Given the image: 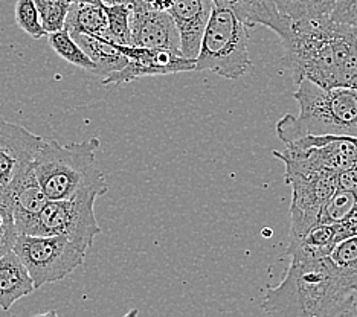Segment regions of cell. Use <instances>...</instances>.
<instances>
[{
	"label": "cell",
	"mask_w": 357,
	"mask_h": 317,
	"mask_svg": "<svg viewBox=\"0 0 357 317\" xmlns=\"http://www.w3.org/2000/svg\"><path fill=\"white\" fill-rule=\"evenodd\" d=\"M0 206L10 208V191L2 185H0Z\"/></svg>",
	"instance_id": "4dcf8cb0"
},
{
	"label": "cell",
	"mask_w": 357,
	"mask_h": 317,
	"mask_svg": "<svg viewBox=\"0 0 357 317\" xmlns=\"http://www.w3.org/2000/svg\"><path fill=\"white\" fill-rule=\"evenodd\" d=\"M50 36V46L54 49V52L61 56L64 61H68L74 66L92 72L95 70V64L93 61L89 59L86 52L78 46L72 36L69 34V31L66 28H63L56 32H52Z\"/></svg>",
	"instance_id": "7402d4cb"
},
{
	"label": "cell",
	"mask_w": 357,
	"mask_h": 317,
	"mask_svg": "<svg viewBox=\"0 0 357 317\" xmlns=\"http://www.w3.org/2000/svg\"><path fill=\"white\" fill-rule=\"evenodd\" d=\"M102 5H116V3H127L128 0H100Z\"/></svg>",
	"instance_id": "1f68e13d"
},
{
	"label": "cell",
	"mask_w": 357,
	"mask_h": 317,
	"mask_svg": "<svg viewBox=\"0 0 357 317\" xmlns=\"http://www.w3.org/2000/svg\"><path fill=\"white\" fill-rule=\"evenodd\" d=\"M36 290L34 282L13 250L0 256V308L10 311L19 299L29 296Z\"/></svg>",
	"instance_id": "2e32d148"
},
{
	"label": "cell",
	"mask_w": 357,
	"mask_h": 317,
	"mask_svg": "<svg viewBox=\"0 0 357 317\" xmlns=\"http://www.w3.org/2000/svg\"><path fill=\"white\" fill-rule=\"evenodd\" d=\"M336 185L339 190L353 191L357 194V165L337 173L336 174Z\"/></svg>",
	"instance_id": "f1b7e54d"
},
{
	"label": "cell",
	"mask_w": 357,
	"mask_h": 317,
	"mask_svg": "<svg viewBox=\"0 0 357 317\" xmlns=\"http://www.w3.org/2000/svg\"><path fill=\"white\" fill-rule=\"evenodd\" d=\"M13 252L26 267L36 290L63 281L83 265L87 254L64 235L22 233L15 238Z\"/></svg>",
	"instance_id": "8992f818"
},
{
	"label": "cell",
	"mask_w": 357,
	"mask_h": 317,
	"mask_svg": "<svg viewBox=\"0 0 357 317\" xmlns=\"http://www.w3.org/2000/svg\"><path fill=\"white\" fill-rule=\"evenodd\" d=\"M286 171H340L357 165V137L305 136L273 151Z\"/></svg>",
	"instance_id": "ba28073f"
},
{
	"label": "cell",
	"mask_w": 357,
	"mask_h": 317,
	"mask_svg": "<svg viewBox=\"0 0 357 317\" xmlns=\"http://www.w3.org/2000/svg\"><path fill=\"white\" fill-rule=\"evenodd\" d=\"M353 288L328 256H290L278 287L267 288L263 311L269 316L347 317Z\"/></svg>",
	"instance_id": "7a4b0ae2"
},
{
	"label": "cell",
	"mask_w": 357,
	"mask_h": 317,
	"mask_svg": "<svg viewBox=\"0 0 357 317\" xmlns=\"http://www.w3.org/2000/svg\"><path fill=\"white\" fill-rule=\"evenodd\" d=\"M249 31L228 8L214 6L200 40L194 72L209 70L226 79H238L252 69Z\"/></svg>",
	"instance_id": "5b68a950"
},
{
	"label": "cell",
	"mask_w": 357,
	"mask_h": 317,
	"mask_svg": "<svg viewBox=\"0 0 357 317\" xmlns=\"http://www.w3.org/2000/svg\"><path fill=\"white\" fill-rule=\"evenodd\" d=\"M214 5L228 8L248 28L261 24L280 38L286 37L291 26V20L278 11L273 0H214Z\"/></svg>",
	"instance_id": "9a60e30c"
},
{
	"label": "cell",
	"mask_w": 357,
	"mask_h": 317,
	"mask_svg": "<svg viewBox=\"0 0 357 317\" xmlns=\"http://www.w3.org/2000/svg\"><path fill=\"white\" fill-rule=\"evenodd\" d=\"M132 6V46L168 49L181 54V34L167 11L153 8L147 0H128Z\"/></svg>",
	"instance_id": "8fae6325"
},
{
	"label": "cell",
	"mask_w": 357,
	"mask_h": 317,
	"mask_svg": "<svg viewBox=\"0 0 357 317\" xmlns=\"http://www.w3.org/2000/svg\"><path fill=\"white\" fill-rule=\"evenodd\" d=\"M328 259L350 284V278L357 270V235L336 242L328 254Z\"/></svg>",
	"instance_id": "cb8c5ba5"
},
{
	"label": "cell",
	"mask_w": 357,
	"mask_h": 317,
	"mask_svg": "<svg viewBox=\"0 0 357 317\" xmlns=\"http://www.w3.org/2000/svg\"><path fill=\"white\" fill-rule=\"evenodd\" d=\"M337 0H273L278 11L291 22L330 17Z\"/></svg>",
	"instance_id": "ffe728a7"
},
{
	"label": "cell",
	"mask_w": 357,
	"mask_h": 317,
	"mask_svg": "<svg viewBox=\"0 0 357 317\" xmlns=\"http://www.w3.org/2000/svg\"><path fill=\"white\" fill-rule=\"evenodd\" d=\"M357 203V194L353 191L339 190L330 195V199L322 206L318 223L326 224H339L351 214Z\"/></svg>",
	"instance_id": "603a6c76"
},
{
	"label": "cell",
	"mask_w": 357,
	"mask_h": 317,
	"mask_svg": "<svg viewBox=\"0 0 357 317\" xmlns=\"http://www.w3.org/2000/svg\"><path fill=\"white\" fill-rule=\"evenodd\" d=\"M98 148V137L66 145L45 139L34 162V173L47 200H69L86 191L104 195L109 191L104 173L95 165Z\"/></svg>",
	"instance_id": "277c9868"
},
{
	"label": "cell",
	"mask_w": 357,
	"mask_h": 317,
	"mask_svg": "<svg viewBox=\"0 0 357 317\" xmlns=\"http://www.w3.org/2000/svg\"><path fill=\"white\" fill-rule=\"evenodd\" d=\"M330 19L337 23L357 26V0H337Z\"/></svg>",
	"instance_id": "83f0119b"
},
{
	"label": "cell",
	"mask_w": 357,
	"mask_h": 317,
	"mask_svg": "<svg viewBox=\"0 0 357 317\" xmlns=\"http://www.w3.org/2000/svg\"><path fill=\"white\" fill-rule=\"evenodd\" d=\"M70 8L69 0H54V2L42 6L38 10L40 22L46 34H52L64 28L66 17Z\"/></svg>",
	"instance_id": "484cf974"
},
{
	"label": "cell",
	"mask_w": 357,
	"mask_h": 317,
	"mask_svg": "<svg viewBox=\"0 0 357 317\" xmlns=\"http://www.w3.org/2000/svg\"><path fill=\"white\" fill-rule=\"evenodd\" d=\"M8 191H10V209L17 233L32 235L38 215L47 203V197L37 182L34 167L14 178L8 186Z\"/></svg>",
	"instance_id": "5bb4252c"
},
{
	"label": "cell",
	"mask_w": 357,
	"mask_h": 317,
	"mask_svg": "<svg viewBox=\"0 0 357 317\" xmlns=\"http://www.w3.org/2000/svg\"><path fill=\"white\" fill-rule=\"evenodd\" d=\"M299 115H286L277 124L278 137L291 144L305 136L357 137V88L322 87L310 79L296 84Z\"/></svg>",
	"instance_id": "3957f363"
},
{
	"label": "cell",
	"mask_w": 357,
	"mask_h": 317,
	"mask_svg": "<svg viewBox=\"0 0 357 317\" xmlns=\"http://www.w3.org/2000/svg\"><path fill=\"white\" fill-rule=\"evenodd\" d=\"M45 139L28 128L0 121V185H11L26 169L34 167Z\"/></svg>",
	"instance_id": "7c38bea8"
},
{
	"label": "cell",
	"mask_w": 357,
	"mask_h": 317,
	"mask_svg": "<svg viewBox=\"0 0 357 317\" xmlns=\"http://www.w3.org/2000/svg\"><path fill=\"white\" fill-rule=\"evenodd\" d=\"M116 46L127 56L128 63L121 70L104 77V86H123L144 77L172 75V73L194 72L196 69V60L186 59V56L168 51V49Z\"/></svg>",
	"instance_id": "30bf717a"
},
{
	"label": "cell",
	"mask_w": 357,
	"mask_h": 317,
	"mask_svg": "<svg viewBox=\"0 0 357 317\" xmlns=\"http://www.w3.org/2000/svg\"><path fill=\"white\" fill-rule=\"evenodd\" d=\"M347 317H357V288L353 290L351 304H350V308H348Z\"/></svg>",
	"instance_id": "f546056e"
},
{
	"label": "cell",
	"mask_w": 357,
	"mask_h": 317,
	"mask_svg": "<svg viewBox=\"0 0 357 317\" xmlns=\"http://www.w3.org/2000/svg\"><path fill=\"white\" fill-rule=\"evenodd\" d=\"M147 2H149V0H147Z\"/></svg>",
	"instance_id": "e575fe53"
},
{
	"label": "cell",
	"mask_w": 357,
	"mask_h": 317,
	"mask_svg": "<svg viewBox=\"0 0 357 317\" xmlns=\"http://www.w3.org/2000/svg\"><path fill=\"white\" fill-rule=\"evenodd\" d=\"M70 36L86 52L89 59L93 61V73H96V75L107 77L109 73L123 69L128 63L127 56L119 51L115 43H110L101 37L83 34V32H72Z\"/></svg>",
	"instance_id": "e0dca14e"
},
{
	"label": "cell",
	"mask_w": 357,
	"mask_h": 317,
	"mask_svg": "<svg viewBox=\"0 0 357 317\" xmlns=\"http://www.w3.org/2000/svg\"><path fill=\"white\" fill-rule=\"evenodd\" d=\"M105 14H107V32L102 37L110 43L121 46H132V28H130V14L132 6L127 3L104 5Z\"/></svg>",
	"instance_id": "44dd1931"
},
{
	"label": "cell",
	"mask_w": 357,
	"mask_h": 317,
	"mask_svg": "<svg viewBox=\"0 0 357 317\" xmlns=\"http://www.w3.org/2000/svg\"><path fill=\"white\" fill-rule=\"evenodd\" d=\"M100 192L86 191L69 200H47L32 235H64L79 249L92 247L101 226L95 215V201Z\"/></svg>",
	"instance_id": "52a82bcc"
},
{
	"label": "cell",
	"mask_w": 357,
	"mask_h": 317,
	"mask_svg": "<svg viewBox=\"0 0 357 317\" xmlns=\"http://www.w3.org/2000/svg\"><path fill=\"white\" fill-rule=\"evenodd\" d=\"M107 14L102 3H70L66 23V28L72 32H83V34L104 37L107 32Z\"/></svg>",
	"instance_id": "d6986e66"
},
{
	"label": "cell",
	"mask_w": 357,
	"mask_h": 317,
	"mask_svg": "<svg viewBox=\"0 0 357 317\" xmlns=\"http://www.w3.org/2000/svg\"><path fill=\"white\" fill-rule=\"evenodd\" d=\"M70 3H101L100 0H69Z\"/></svg>",
	"instance_id": "d6a6232c"
},
{
	"label": "cell",
	"mask_w": 357,
	"mask_h": 317,
	"mask_svg": "<svg viewBox=\"0 0 357 317\" xmlns=\"http://www.w3.org/2000/svg\"><path fill=\"white\" fill-rule=\"evenodd\" d=\"M14 17L17 26L32 38L38 40L46 36L34 0H17L14 8Z\"/></svg>",
	"instance_id": "d4e9b609"
},
{
	"label": "cell",
	"mask_w": 357,
	"mask_h": 317,
	"mask_svg": "<svg viewBox=\"0 0 357 317\" xmlns=\"http://www.w3.org/2000/svg\"><path fill=\"white\" fill-rule=\"evenodd\" d=\"M149 3L172 15L181 34L182 55L196 60L202 34L215 6L214 0H149Z\"/></svg>",
	"instance_id": "4fadbf2b"
},
{
	"label": "cell",
	"mask_w": 357,
	"mask_h": 317,
	"mask_svg": "<svg viewBox=\"0 0 357 317\" xmlns=\"http://www.w3.org/2000/svg\"><path fill=\"white\" fill-rule=\"evenodd\" d=\"M350 286H351L353 290L357 288V270L353 273V276L350 278Z\"/></svg>",
	"instance_id": "836d02e7"
},
{
	"label": "cell",
	"mask_w": 357,
	"mask_h": 317,
	"mask_svg": "<svg viewBox=\"0 0 357 317\" xmlns=\"http://www.w3.org/2000/svg\"><path fill=\"white\" fill-rule=\"evenodd\" d=\"M337 224L318 223L312 226L301 237L289 240L287 255L305 256V258H324L328 256L336 244Z\"/></svg>",
	"instance_id": "ac0fdd59"
},
{
	"label": "cell",
	"mask_w": 357,
	"mask_h": 317,
	"mask_svg": "<svg viewBox=\"0 0 357 317\" xmlns=\"http://www.w3.org/2000/svg\"><path fill=\"white\" fill-rule=\"evenodd\" d=\"M291 186L290 238L301 237L318 224L322 206L336 191V173L331 171H284Z\"/></svg>",
	"instance_id": "9c48e42d"
},
{
	"label": "cell",
	"mask_w": 357,
	"mask_h": 317,
	"mask_svg": "<svg viewBox=\"0 0 357 317\" xmlns=\"http://www.w3.org/2000/svg\"><path fill=\"white\" fill-rule=\"evenodd\" d=\"M294 83L310 79L322 87L357 88V29L330 17L291 22L281 38Z\"/></svg>",
	"instance_id": "6da1fadb"
},
{
	"label": "cell",
	"mask_w": 357,
	"mask_h": 317,
	"mask_svg": "<svg viewBox=\"0 0 357 317\" xmlns=\"http://www.w3.org/2000/svg\"><path fill=\"white\" fill-rule=\"evenodd\" d=\"M17 235L19 233L17 229H15L11 209L6 206H0V244L6 250H13Z\"/></svg>",
	"instance_id": "4316f807"
}]
</instances>
